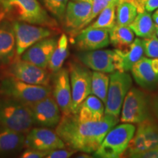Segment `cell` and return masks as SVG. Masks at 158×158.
Returning <instances> with one entry per match:
<instances>
[{"instance_id": "1", "label": "cell", "mask_w": 158, "mask_h": 158, "mask_svg": "<svg viewBox=\"0 0 158 158\" xmlns=\"http://www.w3.org/2000/svg\"><path fill=\"white\" fill-rule=\"evenodd\" d=\"M118 122V117L107 114L100 121H84L77 114H62L55 132L69 149L91 154L95 152L108 131Z\"/></svg>"}, {"instance_id": "2", "label": "cell", "mask_w": 158, "mask_h": 158, "mask_svg": "<svg viewBox=\"0 0 158 158\" xmlns=\"http://www.w3.org/2000/svg\"><path fill=\"white\" fill-rule=\"evenodd\" d=\"M34 124L27 105L7 97L0 100V127L25 134Z\"/></svg>"}, {"instance_id": "3", "label": "cell", "mask_w": 158, "mask_h": 158, "mask_svg": "<svg viewBox=\"0 0 158 158\" xmlns=\"http://www.w3.org/2000/svg\"><path fill=\"white\" fill-rule=\"evenodd\" d=\"M5 9L14 13L18 20L48 28H56L53 19L38 0H3Z\"/></svg>"}, {"instance_id": "4", "label": "cell", "mask_w": 158, "mask_h": 158, "mask_svg": "<svg viewBox=\"0 0 158 158\" xmlns=\"http://www.w3.org/2000/svg\"><path fill=\"white\" fill-rule=\"evenodd\" d=\"M135 132L133 124L123 123L112 127L101 144L94 153V157L100 158H117L121 157L129 145Z\"/></svg>"}, {"instance_id": "5", "label": "cell", "mask_w": 158, "mask_h": 158, "mask_svg": "<svg viewBox=\"0 0 158 158\" xmlns=\"http://www.w3.org/2000/svg\"><path fill=\"white\" fill-rule=\"evenodd\" d=\"M0 90L4 95L26 105L34 103L52 94L50 85H35L25 83L9 76L0 83Z\"/></svg>"}, {"instance_id": "6", "label": "cell", "mask_w": 158, "mask_h": 158, "mask_svg": "<svg viewBox=\"0 0 158 158\" xmlns=\"http://www.w3.org/2000/svg\"><path fill=\"white\" fill-rule=\"evenodd\" d=\"M107 98L105 103V114L118 117L124 98L131 89L133 81L127 72L114 71L109 76Z\"/></svg>"}, {"instance_id": "7", "label": "cell", "mask_w": 158, "mask_h": 158, "mask_svg": "<svg viewBox=\"0 0 158 158\" xmlns=\"http://www.w3.org/2000/svg\"><path fill=\"white\" fill-rule=\"evenodd\" d=\"M122 108V122L141 123L149 118V96L139 89H130L124 98Z\"/></svg>"}, {"instance_id": "8", "label": "cell", "mask_w": 158, "mask_h": 158, "mask_svg": "<svg viewBox=\"0 0 158 158\" xmlns=\"http://www.w3.org/2000/svg\"><path fill=\"white\" fill-rule=\"evenodd\" d=\"M69 74L72 91L71 112L77 114L84 100L91 94L92 72L84 64L71 62L69 64Z\"/></svg>"}, {"instance_id": "9", "label": "cell", "mask_w": 158, "mask_h": 158, "mask_svg": "<svg viewBox=\"0 0 158 158\" xmlns=\"http://www.w3.org/2000/svg\"><path fill=\"white\" fill-rule=\"evenodd\" d=\"M81 63L90 70L111 73L114 71L121 72V62L115 51L93 50L82 51L77 54Z\"/></svg>"}, {"instance_id": "10", "label": "cell", "mask_w": 158, "mask_h": 158, "mask_svg": "<svg viewBox=\"0 0 158 158\" xmlns=\"http://www.w3.org/2000/svg\"><path fill=\"white\" fill-rule=\"evenodd\" d=\"M12 25L16 43V55L19 56L35 43L53 35L50 28L23 21H14Z\"/></svg>"}, {"instance_id": "11", "label": "cell", "mask_w": 158, "mask_h": 158, "mask_svg": "<svg viewBox=\"0 0 158 158\" xmlns=\"http://www.w3.org/2000/svg\"><path fill=\"white\" fill-rule=\"evenodd\" d=\"M158 148V125L151 118L138 124L127 149L128 157Z\"/></svg>"}, {"instance_id": "12", "label": "cell", "mask_w": 158, "mask_h": 158, "mask_svg": "<svg viewBox=\"0 0 158 158\" xmlns=\"http://www.w3.org/2000/svg\"><path fill=\"white\" fill-rule=\"evenodd\" d=\"M7 73L9 76L28 84L50 85L51 78L48 71L21 59H15L9 64Z\"/></svg>"}, {"instance_id": "13", "label": "cell", "mask_w": 158, "mask_h": 158, "mask_svg": "<svg viewBox=\"0 0 158 158\" xmlns=\"http://www.w3.org/2000/svg\"><path fill=\"white\" fill-rule=\"evenodd\" d=\"M27 106L31 110L34 124L43 127L56 128L60 122L62 111L51 94Z\"/></svg>"}, {"instance_id": "14", "label": "cell", "mask_w": 158, "mask_h": 158, "mask_svg": "<svg viewBox=\"0 0 158 158\" xmlns=\"http://www.w3.org/2000/svg\"><path fill=\"white\" fill-rule=\"evenodd\" d=\"M24 146L29 149L45 152L66 147L64 142L56 132L43 127L29 130L26 135Z\"/></svg>"}, {"instance_id": "15", "label": "cell", "mask_w": 158, "mask_h": 158, "mask_svg": "<svg viewBox=\"0 0 158 158\" xmlns=\"http://www.w3.org/2000/svg\"><path fill=\"white\" fill-rule=\"evenodd\" d=\"M134 80L144 89L153 90L158 86V59L142 57L131 69Z\"/></svg>"}, {"instance_id": "16", "label": "cell", "mask_w": 158, "mask_h": 158, "mask_svg": "<svg viewBox=\"0 0 158 158\" xmlns=\"http://www.w3.org/2000/svg\"><path fill=\"white\" fill-rule=\"evenodd\" d=\"M52 95L62 114H69L72 106V91L69 70L67 68H61L54 73L53 80Z\"/></svg>"}, {"instance_id": "17", "label": "cell", "mask_w": 158, "mask_h": 158, "mask_svg": "<svg viewBox=\"0 0 158 158\" xmlns=\"http://www.w3.org/2000/svg\"><path fill=\"white\" fill-rule=\"evenodd\" d=\"M57 42L58 39L56 37H49L41 40L26 50L21 59L41 68L46 69Z\"/></svg>"}, {"instance_id": "18", "label": "cell", "mask_w": 158, "mask_h": 158, "mask_svg": "<svg viewBox=\"0 0 158 158\" xmlns=\"http://www.w3.org/2000/svg\"><path fill=\"white\" fill-rule=\"evenodd\" d=\"M110 43L108 29H83L77 33L75 45L79 51H89L107 47Z\"/></svg>"}, {"instance_id": "19", "label": "cell", "mask_w": 158, "mask_h": 158, "mask_svg": "<svg viewBox=\"0 0 158 158\" xmlns=\"http://www.w3.org/2000/svg\"><path fill=\"white\" fill-rule=\"evenodd\" d=\"M92 3L89 2H68L64 14L65 27L71 31L78 33L84 28L92 10Z\"/></svg>"}, {"instance_id": "20", "label": "cell", "mask_w": 158, "mask_h": 158, "mask_svg": "<svg viewBox=\"0 0 158 158\" xmlns=\"http://www.w3.org/2000/svg\"><path fill=\"white\" fill-rule=\"evenodd\" d=\"M16 43L13 25L7 22L0 24V66L9 65L15 59Z\"/></svg>"}, {"instance_id": "21", "label": "cell", "mask_w": 158, "mask_h": 158, "mask_svg": "<svg viewBox=\"0 0 158 158\" xmlns=\"http://www.w3.org/2000/svg\"><path fill=\"white\" fill-rule=\"evenodd\" d=\"M118 55L121 62V72L131 70L133 65L140 60L144 54L142 40L136 38L129 46L124 49L114 50Z\"/></svg>"}, {"instance_id": "22", "label": "cell", "mask_w": 158, "mask_h": 158, "mask_svg": "<svg viewBox=\"0 0 158 158\" xmlns=\"http://www.w3.org/2000/svg\"><path fill=\"white\" fill-rule=\"evenodd\" d=\"M77 115L84 121H100L105 115L104 103L100 98L91 94L81 105Z\"/></svg>"}, {"instance_id": "23", "label": "cell", "mask_w": 158, "mask_h": 158, "mask_svg": "<svg viewBox=\"0 0 158 158\" xmlns=\"http://www.w3.org/2000/svg\"><path fill=\"white\" fill-rule=\"evenodd\" d=\"M26 135L9 128L0 127V153H7L24 146Z\"/></svg>"}, {"instance_id": "24", "label": "cell", "mask_w": 158, "mask_h": 158, "mask_svg": "<svg viewBox=\"0 0 158 158\" xmlns=\"http://www.w3.org/2000/svg\"><path fill=\"white\" fill-rule=\"evenodd\" d=\"M129 27L138 37L147 38L155 35V22L148 11L138 13L135 19Z\"/></svg>"}, {"instance_id": "25", "label": "cell", "mask_w": 158, "mask_h": 158, "mask_svg": "<svg viewBox=\"0 0 158 158\" xmlns=\"http://www.w3.org/2000/svg\"><path fill=\"white\" fill-rule=\"evenodd\" d=\"M110 43L118 49L127 48L133 42L134 32L129 26L116 24L108 31Z\"/></svg>"}, {"instance_id": "26", "label": "cell", "mask_w": 158, "mask_h": 158, "mask_svg": "<svg viewBox=\"0 0 158 158\" xmlns=\"http://www.w3.org/2000/svg\"><path fill=\"white\" fill-rule=\"evenodd\" d=\"M68 56V39L67 35H61L59 37L57 45L53 52L50 61L48 62V68L51 72L56 73L62 68V65Z\"/></svg>"}, {"instance_id": "27", "label": "cell", "mask_w": 158, "mask_h": 158, "mask_svg": "<svg viewBox=\"0 0 158 158\" xmlns=\"http://www.w3.org/2000/svg\"><path fill=\"white\" fill-rule=\"evenodd\" d=\"M137 14V7L131 0H120L116 5V24L130 26Z\"/></svg>"}, {"instance_id": "28", "label": "cell", "mask_w": 158, "mask_h": 158, "mask_svg": "<svg viewBox=\"0 0 158 158\" xmlns=\"http://www.w3.org/2000/svg\"><path fill=\"white\" fill-rule=\"evenodd\" d=\"M110 78L106 73L94 71L92 72V83H91V94L100 98L106 103L109 86Z\"/></svg>"}, {"instance_id": "29", "label": "cell", "mask_w": 158, "mask_h": 158, "mask_svg": "<svg viewBox=\"0 0 158 158\" xmlns=\"http://www.w3.org/2000/svg\"><path fill=\"white\" fill-rule=\"evenodd\" d=\"M117 4L112 3L100 12L98 19L92 24L85 27L86 29H102L108 31L116 25V7Z\"/></svg>"}, {"instance_id": "30", "label": "cell", "mask_w": 158, "mask_h": 158, "mask_svg": "<svg viewBox=\"0 0 158 158\" xmlns=\"http://www.w3.org/2000/svg\"><path fill=\"white\" fill-rule=\"evenodd\" d=\"M45 9L56 17L57 19L64 20L65 10L69 0H40Z\"/></svg>"}, {"instance_id": "31", "label": "cell", "mask_w": 158, "mask_h": 158, "mask_svg": "<svg viewBox=\"0 0 158 158\" xmlns=\"http://www.w3.org/2000/svg\"><path fill=\"white\" fill-rule=\"evenodd\" d=\"M144 54L150 58L158 59V37L154 35L152 37L142 40Z\"/></svg>"}, {"instance_id": "32", "label": "cell", "mask_w": 158, "mask_h": 158, "mask_svg": "<svg viewBox=\"0 0 158 158\" xmlns=\"http://www.w3.org/2000/svg\"><path fill=\"white\" fill-rule=\"evenodd\" d=\"M136 6L138 13L143 11L153 12L158 8V0H131Z\"/></svg>"}, {"instance_id": "33", "label": "cell", "mask_w": 158, "mask_h": 158, "mask_svg": "<svg viewBox=\"0 0 158 158\" xmlns=\"http://www.w3.org/2000/svg\"><path fill=\"white\" fill-rule=\"evenodd\" d=\"M76 151L71 149H66L65 148L57 149L48 151L46 155V158H68L70 157Z\"/></svg>"}, {"instance_id": "34", "label": "cell", "mask_w": 158, "mask_h": 158, "mask_svg": "<svg viewBox=\"0 0 158 158\" xmlns=\"http://www.w3.org/2000/svg\"><path fill=\"white\" fill-rule=\"evenodd\" d=\"M48 152L40 151L35 149H29L27 148V150L23 152L21 157L22 158H43L46 157Z\"/></svg>"}, {"instance_id": "35", "label": "cell", "mask_w": 158, "mask_h": 158, "mask_svg": "<svg viewBox=\"0 0 158 158\" xmlns=\"http://www.w3.org/2000/svg\"><path fill=\"white\" fill-rule=\"evenodd\" d=\"M133 158H158V148L157 149L144 152L139 154H136L132 156Z\"/></svg>"}, {"instance_id": "36", "label": "cell", "mask_w": 158, "mask_h": 158, "mask_svg": "<svg viewBox=\"0 0 158 158\" xmlns=\"http://www.w3.org/2000/svg\"><path fill=\"white\" fill-rule=\"evenodd\" d=\"M153 110L154 112H155V116H157V118H158V93L157 94V96H156L155 100H154Z\"/></svg>"}, {"instance_id": "37", "label": "cell", "mask_w": 158, "mask_h": 158, "mask_svg": "<svg viewBox=\"0 0 158 158\" xmlns=\"http://www.w3.org/2000/svg\"><path fill=\"white\" fill-rule=\"evenodd\" d=\"M152 19L154 22H155V26H157L158 27V8L157 10H155V12L153 13Z\"/></svg>"}, {"instance_id": "38", "label": "cell", "mask_w": 158, "mask_h": 158, "mask_svg": "<svg viewBox=\"0 0 158 158\" xmlns=\"http://www.w3.org/2000/svg\"><path fill=\"white\" fill-rule=\"evenodd\" d=\"M73 1H82V2H89L92 3L93 0H73Z\"/></svg>"}, {"instance_id": "39", "label": "cell", "mask_w": 158, "mask_h": 158, "mask_svg": "<svg viewBox=\"0 0 158 158\" xmlns=\"http://www.w3.org/2000/svg\"><path fill=\"white\" fill-rule=\"evenodd\" d=\"M155 35H157V37H158V27L157 26H155Z\"/></svg>"}]
</instances>
